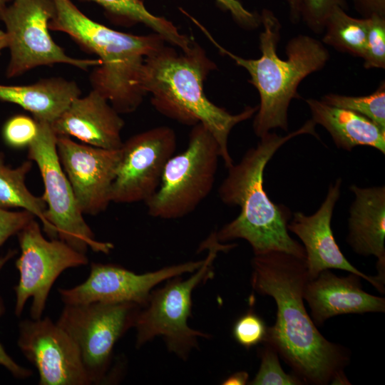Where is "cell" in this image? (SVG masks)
<instances>
[{"instance_id":"6da1fadb","label":"cell","mask_w":385,"mask_h":385,"mask_svg":"<svg viewBox=\"0 0 385 385\" xmlns=\"http://www.w3.org/2000/svg\"><path fill=\"white\" fill-rule=\"evenodd\" d=\"M251 285L277 304L275 323L263 343L274 347L304 384H349L344 369L349 350L328 341L307 312L304 289L309 279L305 259L277 251L254 255Z\"/></svg>"},{"instance_id":"7a4b0ae2","label":"cell","mask_w":385,"mask_h":385,"mask_svg":"<svg viewBox=\"0 0 385 385\" xmlns=\"http://www.w3.org/2000/svg\"><path fill=\"white\" fill-rule=\"evenodd\" d=\"M315 127L309 119L284 136L269 132L260 138L257 146L250 148L238 163L227 168L218 195L223 203L238 206L240 212L216 232L220 242L242 239L250 244L255 255L277 251L305 259L303 245L289 234L291 210L270 199L264 188V171L275 153L293 138L308 134L319 139Z\"/></svg>"},{"instance_id":"3957f363","label":"cell","mask_w":385,"mask_h":385,"mask_svg":"<svg viewBox=\"0 0 385 385\" xmlns=\"http://www.w3.org/2000/svg\"><path fill=\"white\" fill-rule=\"evenodd\" d=\"M216 68L204 49L193 39L188 51H178L163 46L147 57L142 85L150 95L154 108L163 115L180 123L202 124L219 145L225 167L234 163L228 149L231 130L237 124L252 118L258 106H246L232 114L212 103L204 92V82Z\"/></svg>"},{"instance_id":"277c9868","label":"cell","mask_w":385,"mask_h":385,"mask_svg":"<svg viewBox=\"0 0 385 385\" xmlns=\"http://www.w3.org/2000/svg\"><path fill=\"white\" fill-rule=\"evenodd\" d=\"M53 1L50 31L66 34L101 62L90 76L93 89L120 114L135 111L146 96L142 85L145 59L165 40L155 33L134 35L108 28L88 17L71 0Z\"/></svg>"},{"instance_id":"5b68a950","label":"cell","mask_w":385,"mask_h":385,"mask_svg":"<svg viewBox=\"0 0 385 385\" xmlns=\"http://www.w3.org/2000/svg\"><path fill=\"white\" fill-rule=\"evenodd\" d=\"M260 15L263 29L260 34L261 56L258 58H245L231 53L219 45L205 29L202 30L222 53L249 73V82L260 96L252 127L255 135L261 138L272 129L288 130V108L292 100L299 97V85L309 75L322 70L330 55L323 43L299 34L287 43V58H280L277 53L281 38L280 21L267 9H263Z\"/></svg>"},{"instance_id":"8992f818","label":"cell","mask_w":385,"mask_h":385,"mask_svg":"<svg viewBox=\"0 0 385 385\" xmlns=\"http://www.w3.org/2000/svg\"><path fill=\"white\" fill-rule=\"evenodd\" d=\"M236 244H222L212 233L201 249L207 255L200 267L186 279L180 276L167 279L165 285L152 290L147 303L141 307L136 318V347L139 348L157 336H161L169 351L186 359L197 347L198 338L209 335L188 326L191 316L192 294L200 284L213 276V262L220 252H228Z\"/></svg>"},{"instance_id":"52a82bcc","label":"cell","mask_w":385,"mask_h":385,"mask_svg":"<svg viewBox=\"0 0 385 385\" xmlns=\"http://www.w3.org/2000/svg\"><path fill=\"white\" fill-rule=\"evenodd\" d=\"M220 158L210 131L202 124L193 125L186 149L169 159L157 191L145 202L148 214L171 220L193 212L210 194Z\"/></svg>"},{"instance_id":"ba28073f","label":"cell","mask_w":385,"mask_h":385,"mask_svg":"<svg viewBox=\"0 0 385 385\" xmlns=\"http://www.w3.org/2000/svg\"><path fill=\"white\" fill-rule=\"evenodd\" d=\"M141 307L133 302L65 304L56 324L77 346L91 384L109 378L114 346L134 327Z\"/></svg>"},{"instance_id":"9c48e42d","label":"cell","mask_w":385,"mask_h":385,"mask_svg":"<svg viewBox=\"0 0 385 385\" xmlns=\"http://www.w3.org/2000/svg\"><path fill=\"white\" fill-rule=\"evenodd\" d=\"M53 0H12L0 11L10 50L6 77L16 78L39 66L64 63L86 71L101 64L99 59L68 56L50 34L55 14Z\"/></svg>"},{"instance_id":"30bf717a","label":"cell","mask_w":385,"mask_h":385,"mask_svg":"<svg viewBox=\"0 0 385 385\" xmlns=\"http://www.w3.org/2000/svg\"><path fill=\"white\" fill-rule=\"evenodd\" d=\"M38 122V133L28 147V158L36 163L45 191L42 196L47 208L46 218L55 228L58 237L76 250L108 254L111 242L98 241L83 217L71 184L62 168L56 149L57 135L51 123Z\"/></svg>"},{"instance_id":"8fae6325","label":"cell","mask_w":385,"mask_h":385,"mask_svg":"<svg viewBox=\"0 0 385 385\" xmlns=\"http://www.w3.org/2000/svg\"><path fill=\"white\" fill-rule=\"evenodd\" d=\"M21 255L16 262L19 280L14 287L15 314L20 316L25 304L32 298L33 319L41 318L51 288L66 270L88 264V258L64 241L46 240L38 223L33 219L17 233Z\"/></svg>"},{"instance_id":"7c38bea8","label":"cell","mask_w":385,"mask_h":385,"mask_svg":"<svg viewBox=\"0 0 385 385\" xmlns=\"http://www.w3.org/2000/svg\"><path fill=\"white\" fill-rule=\"evenodd\" d=\"M176 148V134L168 126L150 128L123 142L111 188V202L133 203L150 200Z\"/></svg>"},{"instance_id":"4fadbf2b","label":"cell","mask_w":385,"mask_h":385,"mask_svg":"<svg viewBox=\"0 0 385 385\" xmlns=\"http://www.w3.org/2000/svg\"><path fill=\"white\" fill-rule=\"evenodd\" d=\"M204 260L174 265L143 274L117 265L93 262L85 282L71 289H58V292L65 304L133 302L143 307L156 285L185 273H192Z\"/></svg>"},{"instance_id":"5bb4252c","label":"cell","mask_w":385,"mask_h":385,"mask_svg":"<svg viewBox=\"0 0 385 385\" xmlns=\"http://www.w3.org/2000/svg\"><path fill=\"white\" fill-rule=\"evenodd\" d=\"M18 346L36 368L40 385H90L79 350L68 334L46 317L19 325Z\"/></svg>"},{"instance_id":"9a60e30c","label":"cell","mask_w":385,"mask_h":385,"mask_svg":"<svg viewBox=\"0 0 385 385\" xmlns=\"http://www.w3.org/2000/svg\"><path fill=\"white\" fill-rule=\"evenodd\" d=\"M56 149L62 168L83 214L96 215L111 202V188L120 150H108L57 136Z\"/></svg>"},{"instance_id":"2e32d148","label":"cell","mask_w":385,"mask_h":385,"mask_svg":"<svg viewBox=\"0 0 385 385\" xmlns=\"http://www.w3.org/2000/svg\"><path fill=\"white\" fill-rule=\"evenodd\" d=\"M342 180L339 178L330 184L325 199L318 210L310 215L296 212L287 229L302 242L305 263L309 279L316 278L326 270L336 269L355 274L384 294L385 283L378 277L365 274L353 266L340 250L332 232L333 212L341 195Z\"/></svg>"},{"instance_id":"e0dca14e","label":"cell","mask_w":385,"mask_h":385,"mask_svg":"<svg viewBox=\"0 0 385 385\" xmlns=\"http://www.w3.org/2000/svg\"><path fill=\"white\" fill-rule=\"evenodd\" d=\"M120 114L96 90L71 101L51 123L57 136L75 138L84 144L118 150L123 141L121 131L125 125Z\"/></svg>"},{"instance_id":"ac0fdd59","label":"cell","mask_w":385,"mask_h":385,"mask_svg":"<svg viewBox=\"0 0 385 385\" xmlns=\"http://www.w3.org/2000/svg\"><path fill=\"white\" fill-rule=\"evenodd\" d=\"M361 279L353 273L338 277L326 270L307 281L303 297L316 326L337 315L385 312V299L365 292Z\"/></svg>"},{"instance_id":"d6986e66","label":"cell","mask_w":385,"mask_h":385,"mask_svg":"<svg viewBox=\"0 0 385 385\" xmlns=\"http://www.w3.org/2000/svg\"><path fill=\"white\" fill-rule=\"evenodd\" d=\"M354 195L348 217L346 242L360 255L377 259L379 278L385 282V187L349 188Z\"/></svg>"},{"instance_id":"ffe728a7","label":"cell","mask_w":385,"mask_h":385,"mask_svg":"<svg viewBox=\"0 0 385 385\" xmlns=\"http://www.w3.org/2000/svg\"><path fill=\"white\" fill-rule=\"evenodd\" d=\"M314 123L324 127L337 148L351 151L369 146L385 154V130L354 111L330 106L321 100H305Z\"/></svg>"},{"instance_id":"44dd1931","label":"cell","mask_w":385,"mask_h":385,"mask_svg":"<svg viewBox=\"0 0 385 385\" xmlns=\"http://www.w3.org/2000/svg\"><path fill=\"white\" fill-rule=\"evenodd\" d=\"M81 96L78 84L62 77L42 78L23 86L0 84V100L19 106L38 121L52 123Z\"/></svg>"},{"instance_id":"7402d4cb","label":"cell","mask_w":385,"mask_h":385,"mask_svg":"<svg viewBox=\"0 0 385 385\" xmlns=\"http://www.w3.org/2000/svg\"><path fill=\"white\" fill-rule=\"evenodd\" d=\"M99 5L113 23L131 26L142 24L160 35L165 42L188 51L192 39L181 34L169 20L150 12L142 0H81Z\"/></svg>"},{"instance_id":"603a6c76","label":"cell","mask_w":385,"mask_h":385,"mask_svg":"<svg viewBox=\"0 0 385 385\" xmlns=\"http://www.w3.org/2000/svg\"><path fill=\"white\" fill-rule=\"evenodd\" d=\"M31 168L32 161L29 160L11 168L6 165L4 154L0 152V207H16L30 212L41 221L43 230L51 239L57 238L56 230L46 218V202L42 197L33 195L26 185Z\"/></svg>"},{"instance_id":"cb8c5ba5","label":"cell","mask_w":385,"mask_h":385,"mask_svg":"<svg viewBox=\"0 0 385 385\" xmlns=\"http://www.w3.org/2000/svg\"><path fill=\"white\" fill-rule=\"evenodd\" d=\"M322 42L353 56H364L367 34V19L349 16L343 6H336L324 29Z\"/></svg>"},{"instance_id":"d4e9b609","label":"cell","mask_w":385,"mask_h":385,"mask_svg":"<svg viewBox=\"0 0 385 385\" xmlns=\"http://www.w3.org/2000/svg\"><path fill=\"white\" fill-rule=\"evenodd\" d=\"M324 103L359 113L385 130V83L369 95L351 96L328 93L322 96Z\"/></svg>"},{"instance_id":"484cf974","label":"cell","mask_w":385,"mask_h":385,"mask_svg":"<svg viewBox=\"0 0 385 385\" xmlns=\"http://www.w3.org/2000/svg\"><path fill=\"white\" fill-rule=\"evenodd\" d=\"M261 363L258 372L249 383L252 385H302V381L294 374H287L279 363L278 352L271 345L264 343L260 353Z\"/></svg>"},{"instance_id":"4316f807","label":"cell","mask_w":385,"mask_h":385,"mask_svg":"<svg viewBox=\"0 0 385 385\" xmlns=\"http://www.w3.org/2000/svg\"><path fill=\"white\" fill-rule=\"evenodd\" d=\"M367 19L366 44L364 67L366 69L385 68V16L372 15Z\"/></svg>"},{"instance_id":"83f0119b","label":"cell","mask_w":385,"mask_h":385,"mask_svg":"<svg viewBox=\"0 0 385 385\" xmlns=\"http://www.w3.org/2000/svg\"><path fill=\"white\" fill-rule=\"evenodd\" d=\"M38 122L34 118L18 114L4 123L2 136L7 145L14 148L29 147L38 133Z\"/></svg>"},{"instance_id":"f1b7e54d","label":"cell","mask_w":385,"mask_h":385,"mask_svg":"<svg viewBox=\"0 0 385 385\" xmlns=\"http://www.w3.org/2000/svg\"><path fill=\"white\" fill-rule=\"evenodd\" d=\"M267 327L256 313L249 311L235 322L232 335L235 341L246 349L263 342Z\"/></svg>"},{"instance_id":"f546056e","label":"cell","mask_w":385,"mask_h":385,"mask_svg":"<svg viewBox=\"0 0 385 385\" xmlns=\"http://www.w3.org/2000/svg\"><path fill=\"white\" fill-rule=\"evenodd\" d=\"M343 6V0H301L300 18L315 34H322L326 21L337 6Z\"/></svg>"},{"instance_id":"4dcf8cb0","label":"cell","mask_w":385,"mask_h":385,"mask_svg":"<svg viewBox=\"0 0 385 385\" xmlns=\"http://www.w3.org/2000/svg\"><path fill=\"white\" fill-rule=\"evenodd\" d=\"M34 217L25 210L11 211L0 207V246L10 237L17 235Z\"/></svg>"},{"instance_id":"1f68e13d","label":"cell","mask_w":385,"mask_h":385,"mask_svg":"<svg viewBox=\"0 0 385 385\" xmlns=\"http://www.w3.org/2000/svg\"><path fill=\"white\" fill-rule=\"evenodd\" d=\"M220 7L228 11L234 21L246 29H254L261 25L260 15L243 6L238 0H215Z\"/></svg>"},{"instance_id":"d6a6232c","label":"cell","mask_w":385,"mask_h":385,"mask_svg":"<svg viewBox=\"0 0 385 385\" xmlns=\"http://www.w3.org/2000/svg\"><path fill=\"white\" fill-rule=\"evenodd\" d=\"M16 250H9L4 255L0 257V272L16 254ZM5 307L2 298L0 297V317L4 314ZM0 365L5 367L14 377L26 379L32 374V371L18 364L5 351L0 343Z\"/></svg>"},{"instance_id":"836d02e7","label":"cell","mask_w":385,"mask_h":385,"mask_svg":"<svg viewBox=\"0 0 385 385\" xmlns=\"http://www.w3.org/2000/svg\"><path fill=\"white\" fill-rule=\"evenodd\" d=\"M356 11L362 18L372 15L385 16V0H351Z\"/></svg>"},{"instance_id":"e575fe53","label":"cell","mask_w":385,"mask_h":385,"mask_svg":"<svg viewBox=\"0 0 385 385\" xmlns=\"http://www.w3.org/2000/svg\"><path fill=\"white\" fill-rule=\"evenodd\" d=\"M249 379V374L247 371H237L226 378L222 383L223 385H245Z\"/></svg>"},{"instance_id":"d590c367","label":"cell","mask_w":385,"mask_h":385,"mask_svg":"<svg viewBox=\"0 0 385 385\" xmlns=\"http://www.w3.org/2000/svg\"><path fill=\"white\" fill-rule=\"evenodd\" d=\"M289 7V19L297 24L300 20L301 0H284Z\"/></svg>"},{"instance_id":"8d00e7d4","label":"cell","mask_w":385,"mask_h":385,"mask_svg":"<svg viewBox=\"0 0 385 385\" xmlns=\"http://www.w3.org/2000/svg\"><path fill=\"white\" fill-rule=\"evenodd\" d=\"M8 44L9 40L6 33L0 30V54L4 48H8Z\"/></svg>"},{"instance_id":"74e56055","label":"cell","mask_w":385,"mask_h":385,"mask_svg":"<svg viewBox=\"0 0 385 385\" xmlns=\"http://www.w3.org/2000/svg\"><path fill=\"white\" fill-rule=\"evenodd\" d=\"M12 0H0V11L8 5Z\"/></svg>"}]
</instances>
